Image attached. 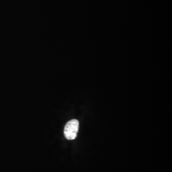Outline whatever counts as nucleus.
I'll return each mask as SVG.
<instances>
[{
    "mask_svg": "<svg viewBox=\"0 0 172 172\" xmlns=\"http://www.w3.org/2000/svg\"><path fill=\"white\" fill-rule=\"evenodd\" d=\"M79 129V122L77 119H72L67 123L64 129V135L68 140L76 139Z\"/></svg>",
    "mask_w": 172,
    "mask_h": 172,
    "instance_id": "1",
    "label": "nucleus"
}]
</instances>
